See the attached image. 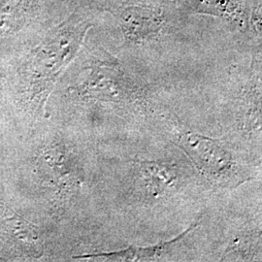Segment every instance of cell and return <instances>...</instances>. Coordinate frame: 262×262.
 I'll return each mask as SVG.
<instances>
[{"mask_svg": "<svg viewBox=\"0 0 262 262\" xmlns=\"http://www.w3.org/2000/svg\"><path fill=\"white\" fill-rule=\"evenodd\" d=\"M174 1L188 17H211L243 45L261 50L262 0Z\"/></svg>", "mask_w": 262, "mask_h": 262, "instance_id": "cell-3", "label": "cell"}, {"mask_svg": "<svg viewBox=\"0 0 262 262\" xmlns=\"http://www.w3.org/2000/svg\"><path fill=\"white\" fill-rule=\"evenodd\" d=\"M178 145L199 172L211 182L236 186V182L241 184L250 179L245 176L243 168L236 162L232 152L221 141L186 130L179 134Z\"/></svg>", "mask_w": 262, "mask_h": 262, "instance_id": "cell-4", "label": "cell"}, {"mask_svg": "<svg viewBox=\"0 0 262 262\" xmlns=\"http://www.w3.org/2000/svg\"><path fill=\"white\" fill-rule=\"evenodd\" d=\"M79 1H81V0H79Z\"/></svg>", "mask_w": 262, "mask_h": 262, "instance_id": "cell-7", "label": "cell"}, {"mask_svg": "<svg viewBox=\"0 0 262 262\" xmlns=\"http://www.w3.org/2000/svg\"><path fill=\"white\" fill-rule=\"evenodd\" d=\"M84 73L74 88L82 97L118 107L145 105L147 86L101 46L86 48Z\"/></svg>", "mask_w": 262, "mask_h": 262, "instance_id": "cell-1", "label": "cell"}, {"mask_svg": "<svg viewBox=\"0 0 262 262\" xmlns=\"http://www.w3.org/2000/svg\"><path fill=\"white\" fill-rule=\"evenodd\" d=\"M79 4V0H0V45L38 42Z\"/></svg>", "mask_w": 262, "mask_h": 262, "instance_id": "cell-2", "label": "cell"}, {"mask_svg": "<svg viewBox=\"0 0 262 262\" xmlns=\"http://www.w3.org/2000/svg\"><path fill=\"white\" fill-rule=\"evenodd\" d=\"M141 187L150 198L158 199L172 193L181 181L180 170L176 164L141 160L136 163Z\"/></svg>", "mask_w": 262, "mask_h": 262, "instance_id": "cell-5", "label": "cell"}, {"mask_svg": "<svg viewBox=\"0 0 262 262\" xmlns=\"http://www.w3.org/2000/svg\"><path fill=\"white\" fill-rule=\"evenodd\" d=\"M199 222L197 221L190 225L186 231L179 235L175 239L170 241H165L161 243L150 246V247H134L130 246L124 250L112 253H96L91 255H84L83 257H102L105 260L109 261H149L156 260L163 256L165 253L170 252L177 244L182 241L186 235L189 234L195 227L198 226Z\"/></svg>", "mask_w": 262, "mask_h": 262, "instance_id": "cell-6", "label": "cell"}]
</instances>
